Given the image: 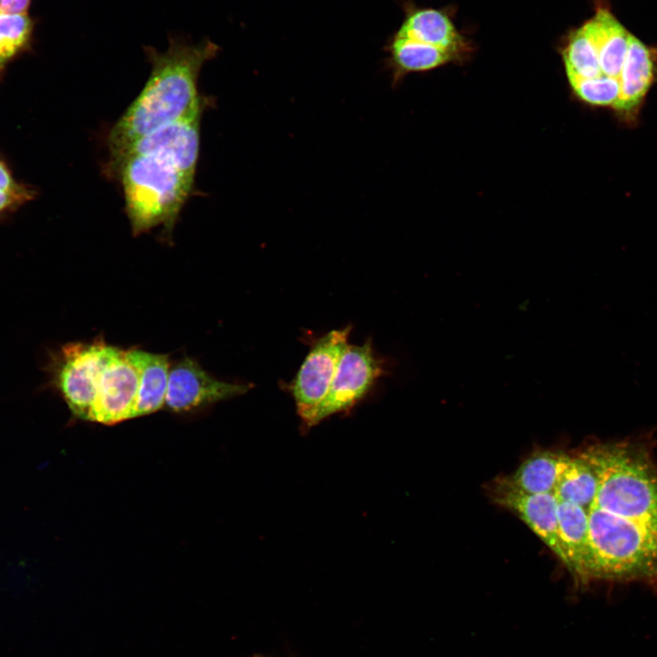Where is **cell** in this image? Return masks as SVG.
Returning a JSON list of instances; mask_svg holds the SVG:
<instances>
[{
  "label": "cell",
  "mask_w": 657,
  "mask_h": 657,
  "mask_svg": "<svg viewBox=\"0 0 657 657\" xmlns=\"http://www.w3.org/2000/svg\"><path fill=\"white\" fill-rule=\"evenodd\" d=\"M598 485L585 509L599 568L620 581L657 582V468L639 444H593L580 452Z\"/></svg>",
  "instance_id": "1"
},
{
  "label": "cell",
  "mask_w": 657,
  "mask_h": 657,
  "mask_svg": "<svg viewBox=\"0 0 657 657\" xmlns=\"http://www.w3.org/2000/svg\"><path fill=\"white\" fill-rule=\"evenodd\" d=\"M197 115L160 128L130 143L110 171L120 181L134 235L158 226L171 235L194 183L199 150Z\"/></svg>",
  "instance_id": "2"
},
{
  "label": "cell",
  "mask_w": 657,
  "mask_h": 657,
  "mask_svg": "<svg viewBox=\"0 0 657 657\" xmlns=\"http://www.w3.org/2000/svg\"><path fill=\"white\" fill-rule=\"evenodd\" d=\"M143 49L151 64L150 76L109 132L110 162L136 140L202 114L198 78L203 66L219 52V47L208 38L193 43L176 35L169 36L165 51L150 46Z\"/></svg>",
  "instance_id": "3"
},
{
  "label": "cell",
  "mask_w": 657,
  "mask_h": 657,
  "mask_svg": "<svg viewBox=\"0 0 657 657\" xmlns=\"http://www.w3.org/2000/svg\"><path fill=\"white\" fill-rule=\"evenodd\" d=\"M113 348L103 341L68 343L52 358L53 381L75 416L89 419L101 372Z\"/></svg>",
  "instance_id": "4"
},
{
  "label": "cell",
  "mask_w": 657,
  "mask_h": 657,
  "mask_svg": "<svg viewBox=\"0 0 657 657\" xmlns=\"http://www.w3.org/2000/svg\"><path fill=\"white\" fill-rule=\"evenodd\" d=\"M351 326L333 329L318 339L289 385L297 411L306 428L313 427L314 418L348 348Z\"/></svg>",
  "instance_id": "5"
},
{
  "label": "cell",
  "mask_w": 657,
  "mask_h": 657,
  "mask_svg": "<svg viewBox=\"0 0 657 657\" xmlns=\"http://www.w3.org/2000/svg\"><path fill=\"white\" fill-rule=\"evenodd\" d=\"M384 371L383 362L376 356L370 341L349 345L317 410L313 424L350 410L367 395Z\"/></svg>",
  "instance_id": "6"
},
{
  "label": "cell",
  "mask_w": 657,
  "mask_h": 657,
  "mask_svg": "<svg viewBox=\"0 0 657 657\" xmlns=\"http://www.w3.org/2000/svg\"><path fill=\"white\" fill-rule=\"evenodd\" d=\"M140 385V372L128 350L113 348L101 372L89 421L114 424L130 419Z\"/></svg>",
  "instance_id": "7"
},
{
  "label": "cell",
  "mask_w": 657,
  "mask_h": 657,
  "mask_svg": "<svg viewBox=\"0 0 657 657\" xmlns=\"http://www.w3.org/2000/svg\"><path fill=\"white\" fill-rule=\"evenodd\" d=\"M490 496L497 505L516 514L567 568L558 531V499L554 494H527L515 487L507 477H501L493 482Z\"/></svg>",
  "instance_id": "8"
},
{
  "label": "cell",
  "mask_w": 657,
  "mask_h": 657,
  "mask_svg": "<svg viewBox=\"0 0 657 657\" xmlns=\"http://www.w3.org/2000/svg\"><path fill=\"white\" fill-rule=\"evenodd\" d=\"M249 388L218 381L186 358L170 370L164 404L173 412H185L242 395Z\"/></svg>",
  "instance_id": "9"
},
{
  "label": "cell",
  "mask_w": 657,
  "mask_h": 657,
  "mask_svg": "<svg viewBox=\"0 0 657 657\" xmlns=\"http://www.w3.org/2000/svg\"><path fill=\"white\" fill-rule=\"evenodd\" d=\"M657 70V48L649 47L631 34L629 48L621 71L620 94L614 108L633 113L646 96Z\"/></svg>",
  "instance_id": "10"
},
{
  "label": "cell",
  "mask_w": 657,
  "mask_h": 657,
  "mask_svg": "<svg viewBox=\"0 0 657 657\" xmlns=\"http://www.w3.org/2000/svg\"><path fill=\"white\" fill-rule=\"evenodd\" d=\"M558 521L567 568L577 583L586 585L590 569L587 512L578 505L558 500Z\"/></svg>",
  "instance_id": "11"
},
{
  "label": "cell",
  "mask_w": 657,
  "mask_h": 657,
  "mask_svg": "<svg viewBox=\"0 0 657 657\" xmlns=\"http://www.w3.org/2000/svg\"><path fill=\"white\" fill-rule=\"evenodd\" d=\"M130 360L140 372V385L130 418L150 414L165 403L170 372L167 355L141 349L128 350Z\"/></svg>",
  "instance_id": "12"
},
{
  "label": "cell",
  "mask_w": 657,
  "mask_h": 657,
  "mask_svg": "<svg viewBox=\"0 0 657 657\" xmlns=\"http://www.w3.org/2000/svg\"><path fill=\"white\" fill-rule=\"evenodd\" d=\"M395 36L412 38L452 53L463 46V38L450 19L433 9H419L408 14Z\"/></svg>",
  "instance_id": "13"
},
{
  "label": "cell",
  "mask_w": 657,
  "mask_h": 657,
  "mask_svg": "<svg viewBox=\"0 0 657 657\" xmlns=\"http://www.w3.org/2000/svg\"><path fill=\"white\" fill-rule=\"evenodd\" d=\"M388 66L392 81L397 83L403 75L433 69L449 61L450 51L412 38L393 36L387 47Z\"/></svg>",
  "instance_id": "14"
},
{
  "label": "cell",
  "mask_w": 657,
  "mask_h": 657,
  "mask_svg": "<svg viewBox=\"0 0 657 657\" xmlns=\"http://www.w3.org/2000/svg\"><path fill=\"white\" fill-rule=\"evenodd\" d=\"M567 454L552 450L533 453L509 476L508 481L520 491L532 494H554Z\"/></svg>",
  "instance_id": "15"
},
{
  "label": "cell",
  "mask_w": 657,
  "mask_h": 657,
  "mask_svg": "<svg viewBox=\"0 0 657 657\" xmlns=\"http://www.w3.org/2000/svg\"><path fill=\"white\" fill-rule=\"evenodd\" d=\"M597 475L584 455L568 454L559 473L555 495L558 500L587 509L597 491Z\"/></svg>",
  "instance_id": "16"
},
{
  "label": "cell",
  "mask_w": 657,
  "mask_h": 657,
  "mask_svg": "<svg viewBox=\"0 0 657 657\" xmlns=\"http://www.w3.org/2000/svg\"><path fill=\"white\" fill-rule=\"evenodd\" d=\"M36 25L28 14H0V81L12 63L33 50Z\"/></svg>",
  "instance_id": "17"
},
{
  "label": "cell",
  "mask_w": 657,
  "mask_h": 657,
  "mask_svg": "<svg viewBox=\"0 0 657 657\" xmlns=\"http://www.w3.org/2000/svg\"><path fill=\"white\" fill-rule=\"evenodd\" d=\"M563 57L568 78H592L601 75L598 47L589 21L571 35Z\"/></svg>",
  "instance_id": "18"
},
{
  "label": "cell",
  "mask_w": 657,
  "mask_h": 657,
  "mask_svg": "<svg viewBox=\"0 0 657 657\" xmlns=\"http://www.w3.org/2000/svg\"><path fill=\"white\" fill-rule=\"evenodd\" d=\"M36 198V188L19 180L0 153V220L18 212Z\"/></svg>",
  "instance_id": "19"
},
{
  "label": "cell",
  "mask_w": 657,
  "mask_h": 657,
  "mask_svg": "<svg viewBox=\"0 0 657 657\" xmlns=\"http://www.w3.org/2000/svg\"><path fill=\"white\" fill-rule=\"evenodd\" d=\"M576 94L585 102L615 108L620 94V81L603 75L592 78H568Z\"/></svg>",
  "instance_id": "20"
},
{
  "label": "cell",
  "mask_w": 657,
  "mask_h": 657,
  "mask_svg": "<svg viewBox=\"0 0 657 657\" xmlns=\"http://www.w3.org/2000/svg\"><path fill=\"white\" fill-rule=\"evenodd\" d=\"M32 0H0V14H27Z\"/></svg>",
  "instance_id": "21"
},
{
  "label": "cell",
  "mask_w": 657,
  "mask_h": 657,
  "mask_svg": "<svg viewBox=\"0 0 657 657\" xmlns=\"http://www.w3.org/2000/svg\"><path fill=\"white\" fill-rule=\"evenodd\" d=\"M253 657H266V656L260 655V654H256V655H254Z\"/></svg>",
  "instance_id": "22"
}]
</instances>
